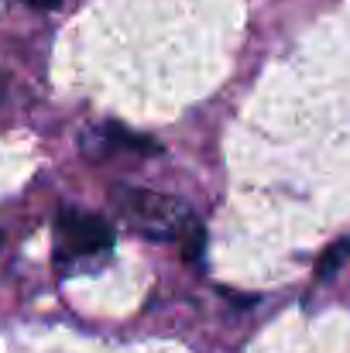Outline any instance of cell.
I'll list each match as a JSON object with an SVG mask.
<instances>
[{
	"label": "cell",
	"mask_w": 350,
	"mask_h": 353,
	"mask_svg": "<svg viewBox=\"0 0 350 353\" xmlns=\"http://www.w3.org/2000/svg\"><path fill=\"white\" fill-rule=\"evenodd\" d=\"M114 203L120 216L148 240H186L200 223L193 220L189 206L175 196L141 189V185H117Z\"/></svg>",
	"instance_id": "cell-1"
},
{
	"label": "cell",
	"mask_w": 350,
	"mask_h": 353,
	"mask_svg": "<svg viewBox=\"0 0 350 353\" xmlns=\"http://www.w3.org/2000/svg\"><path fill=\"white\" fill-rule=\"evenodd\" d=\"M59 236H62V250H69L76 257L107 254L114 247L110 223L97 213H86V210H62L59 213Z\"/></svg>",
	"instance_id": "cell-2"
},
{
	"label": "cell",
	"mask_w": 350,
	"mask_h": 353,
	"mask_svg": "<svg viewBox=\"0 0 350 353\" xmlns=\"http://www.w3.org/2000/svg\"><path fill=\"white\" fill-rule=\"evenodd\" d=\"M104 144L107 148H124V151H134V154H158L162 151V144L158 141H151V137H141V134H134V130H124V127H117V123H107L104 127Z\"/></svg>",
	"instance_id": "cell-3"
},
{
	"label": "cell",
	"mask_w": 350,
	"mask_h": 353,
	"mask_svg": "<svg viewBox=\"0 0 350 353\" xmlns=\"http://www.w3.org/2000/svg\"><path fill=\"white\" fill-rule=\"evenodd\" d=\"M347 261H350V236H344V240H337V243L320 257V264H316V278H320V281H330Z\"/></svg>",
	"instance_id": "cell-4"
},
{
	"label": "cell",
	"mask_w": 350,
	"mask_h": 353,
	"mask_svg": "<svg viewBox=\"0 0 350 353\" xmlns=\"http://www.w3.org/2000/svg\"><path fill=\"white\" fill-rule=\"evenodd\" d=\"M31 7H38V10H52V7H59L62 0H28Z\"/></svg>",
	"instance_id": "cell-5"
},
{
	"label": "cell",
	"mask_w": 350,
	"mask_h": 353,
	"mask_svg": "<svg viewBox=\"0 0 350 353\" xmlns=\"http://www.w3.org/2000/svg\"><path fill=\"white\" fill-rule=\"evenodd\" d=\"M3 97H7V79H3V72H0V103H3Z\"/></svg>",
	"instance_id": "cell-6"
}]
</instances>
